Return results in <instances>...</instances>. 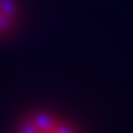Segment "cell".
Listing matches in <instances>:
<instances>
[{
	"mask_svg": "<svg viewBox=\"0 0 133 133\" xmlns=\"http://www.w3.org/2000/svg\"><path fill=\"white\" fill-rule=\"evenodd\" d=\"M13 133H79V130L71 120L53 111L34 109L19 117Z\"/></svg>",
	"mask_w": 133,
	"mask_h": 133,
	"instance_id": "obj_1",
	"label": "cell"
},
{
	"mask_svg": "<svg viewBox=\"0 0 133 133\" xmlns=\"http://www.w3.org/2000/svg\"><path fill=\"white\" fill-rule=\"evenodd\" d=\"M23 8L18 0H0V40L8 39L21 24Z\"/></svg>",
	"mask_w": 133,
	"mask_h": 133,
	"instance_id": "obj_2",
	"label": "cell"
}]
</instances>
